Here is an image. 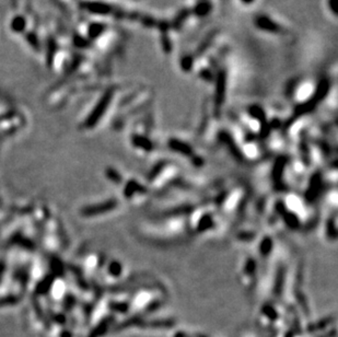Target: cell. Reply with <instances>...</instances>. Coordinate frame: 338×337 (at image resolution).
<instances>
[{
    "label": "cell",
    "instance_id": "obj_1",
    "mask_svg": "<svg viewBox=\"0 0 338 337\" xmlns=\"http://www.w3.org/2000/svg\"><path fill=\"white\" fill-rule=\"evenodd\" d=\"M24 28H25V21L22 16H16V18L13 19L11 23V29L14 32H22Z\"/></svg>",
    "mask_w": 338,
    "mask_h": 337
},
{
    "label": "cell",
    "instance_id": "obj_2",
    "mask_svg": "<svg viewBox=\"0 0 338 337\" xmlns=\"http://www.w3.org/2000/svg\"><path fill=\"white\" fill-rule=\"evenodd\" d=\"M28 41L30 42V44L34 47V48H39V41L36 39V36L34 34H29L28 35Z\"/></svg>",
    "mask_w": 338,
    "mask_h": 337
}]
</instances>
